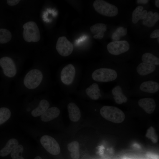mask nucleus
<instances>
[{"label": "nucleus", "instance_id": "16", "mask_svg": "<svg viewBox=\"0 0 159 159\" xmlns=\"http://www.w3.org/2000/svg\"><path fill=\"white\" fill-rule=\"evenodd\" d=\"M90 29L92 33L94 34V38L101 39L103 37L104 33L107 30V26L103 23H98L92 26Z\"/></svg>", "mask_w": 159, "mask_h": 159}, {"label": "nucleus", "instance_id": "29", "mask_svg": "<svg viewBox=\"0 0 159 159\" xmlns=\"http://www.w3.org/2000/svg\"><path fill=\"white\" fill-rule=\"evenodd\" d=\"M159 19V15L158 13L155 12L149 20L144 25L149 27L153 26Z\"/></svg>", "mask_w": 159, "mask_h": 159}, {"label": "nucleus", "instance_id": "28", "mask_svg": "<svg viewBox=\"0 0 159 159\" xmlns=\"http://www.w3.org/2000/svg\"><path fill=\"white\" fill-rule=\"evenodd\" d=\"M146 136L151 140L153 143H156L158 142L157 136L156 134L155 129L152 127H150L147 130Z\"/></svg>", "mask_w": 159, "mask_h": 159}, {"label": "nucleus", "instance_id": "34", "mask_svg": "<svg viewBox=\"0 0 159 159\" xmlns=\"http://www.w3.org/2000/svg\"><path fill=\"white\" fill-rule=\"evenodd\" d=\"M148 1V0H138L137 1V2L139 4H146Z\"/></svg>", "mask_w": 159, "mask_h": 159}, {"label": "nucleus", "instance_id": "26", "mask_svg": "<svg viewBox=\"0 0 159 159\" xmlns=\"http://www.w3.org/2000/svg\"><path fill=\"white\" fill-rule=\"evenodd\" d=\"M127 33V28L125 29L122 27H118L112 35V38L113 41H118L121 37L125 35Z\"/></svg>", "mask_w": 159, "mask_h": 159}, {"label": "nucleus", "instance_id": "24", "mask_svg": "<svg viewBox=\"0 0 159 159\" xmlns=\"http://www.w3.org/2000/svg\"><path fill=\"white\" fill-rule=\"evenodd\" d=\"M11 115V112L8 108L4 107L0 108V125L8 120Z\"/></svg>", "mask_w": 159, "mask_h": 159}, {"label": "nucleus", "instance_id": "35", "mask_svg": "<svg viewBox=\"0 0 159 159\" xmlns=\"http://www.w3.org/2000/svg\"><path fill=\"white\" fill-rule=\"evenodd\" d=\"M159 0H156L155 1V5L156 6L158 7H159Z\"/></svg>", "mask_w": 159, "mask_h": 159}, {"label": "nucleus", "instance_id": "12", "mask_svg": "<svg viewBox=\"0 0 159 159\" xmlns=\"http://www.w3.org/2000/svg\"><path fill=\"white\" fill-rule=\"evenodd\" d=\"M137 102L138 107L147 114H152L155 110L156 102L153 98L141 97L138 99Z\"/></svg>", "mask_w": 159, "mask_h": 159}, {"label": "nucleus", "instance_id": "17", "mask_svg": "<svg viewBox=\"0 0 159 159\" xmlns=\"http://www.w3.org/2000/svg\"><path fill=\"white\" fill-rule=\"evenodd\" d=\"M60 111L56 107L48 108L41 116V119L44 122L50 121L57 117L59 115Z\"/></svg>", "mask_w": 159, "mask_h": 159}, {"label": "nucleus", "instance_id": "14", "mask_svg": "<svg viewBox=\"0 0 159 159\" xmlns=\"http://www.w3.org/2000/svg\"><path fill=\"white\" fill-rule=\"evenodd\" d=\"M75 69L74 66L69 64L64 67L61 71L60 78L62 82L66 85L72 83L75 76Z\"/></svg>", "mask_w": 159, "mask_h": 159}, {"label": "nucleus", "instance_id": "9", "mask_svg": "<svg viewBox=\"0 0 159 159\" xmlns=\"http://www.w3.org/2000/svg\"><path fill=\"white\" fill-rule=\"evenodd\" d=\"M41 144L49 153L54 155L59 154L60 152L59 145L57 142L52 137L44 135L40 140Z\"/></svg>", "mask_w": 159, "mask_h": 159}, {"label": "nucleus", "instance_id": "11", "mask_svg": "<svg viewBox=\"0 0 159 159\" xmlns=\"http://www.w3.org/2000/svg\"><path fill=\"white\" fill-rule=\"evenodd\" d=\"M56 49L61 56L66 57L70 55L73 49L72 44L65 36L59 37L57 41Z\"/></svg>", "mask_w": 159, "mask_h": 159}, {"label": "nucleus", "instance_id": "6", "mask_svg": "<svg viewBox=\"0 0 159 159\" xmlns=\"http://www.w3.org/2000/svg\"><path fill=\"white\" fill-rule=\"evenodd\" d=\"M22 35L24 39L28 42H37L40 39L39 29L36 24L34 21H30L24 24Z\"/></svg>", "mask_w": 159, "mask_h": 159}, {"label": "nucleus", "instance_id": "3", "mask_svg": "<svg viewBox=\"0 0 159 159\" xmlns=\"http://www.w3.org/2000/svg\"><path fill=\"white\" fill-rule=\"evenodd\" d=\"M131 79L130 77L119 81L111 90V96L117 104L122 105L129 101L131 96L130 83Z\"/></svg>", "mask_w": 159, "mask_h": 159}, {"label": "nucleus", "instance_id": "32", "mask_svg": "<svg viewBox=\"0 0 159 159\" xmlns=\"http://www.w3.org/2000/svg\"><path fill=\"white\" fill-rule=\"evenodd\" d=\"M20 1L18 0H8L7 1L8 4L11 6H14L17 4Z\"/></svg>", "mask_w": 159, "mask_h": 159}, {"label": "nucleus", "instance_id": "5", "mask_svg": "<svg viewBox=\"0 0 159 159\" xmlns=\"http://www.w3.org/2000/svg\"><path fill=\"white\" fill-rule=\"evenodd\" d=\"M101 116L105 119L116 123H120L125 120L124 112L119 108L114 106L105 105L100 109Z\"/></svg>", "mask_w": 159, "mask_h": 159}, {"label": "nucleus", "instance_id": "13", "mask_svg": "<svg viewBox=\"0 0 159 159\" xmlns=\"http://www.w3.org/2000/svg\"><path fill=\"white\" fill-rule=\"evenodd\" d=\"M0 65L6 76L12 77L16 75V67L13 60L10 58L5 57L1 58Z\"/></svg>", "mask_w": 159, "mask_h": 159}, {"label": "nucleus", "instance_id": "25", "mask_svg": "<svg viewBox=\"0 0 159 159\" xmlns=\"http://www.w3.org/2000/svg\"><path fill=\"white\" fill-rule=\"evenodd\" d=\"M24 150L23 146L18 145L11 152V156L12 159H24L21 156Z\"/></svg>", "mask_w": 159, "mask_h": 159}, {"label": "nucleus", "instance_id": "21", "mask_svg": "<svg viewBox=\"0 0 159 159\" xmlns=\"http://www.w3.org/2000/svg\"><path fill=\"white\" fill-rule=\"evenodd\" d=\"M142 62L158 66L159 65V59L157 57L153 54L146 52L144 53L141 57Z\"/></svg>", "mask_w": 159, "mask_h": 159}, {"label": "nucleus", "instance_id": "22", "mask_svg": "<svg viewBox=\"0 0 159 159\" xmlns=\"http://www.w3.org/2000/svg\"><path fill=\"white\" fill-rule=\"evenodd\" d=\"M79 145L77 141H73L67 145V148L71 153L70 156L73 159H78L80 157Z\"/></svg>", "mask_w": 159, "mask_h": 159}, {"label": "nucleus", "instance_id": "19", "mask_svg": "<svg viewBox=\"0 0 159 159\" xmlns=\"http://www.w3.org/2000/svg\"><path fill=\"white\" fill-rule=\"evenodd\" d=\"M18 140L12 138L7 142L5 146L0 150V156L5 157L8 155L18 145Z\"/></svg>", "mask_w": 159, "mask_h": 159}, {"label": "nucleus", "instance_id": "37", "mask_svg": "<svg viewBox=\"0 0 159 159\" xmlns=\"http://www.w3.org/2000/svg\"><path fill=\"white\" fill-rule=\"evenodd\" d=\"M30 109H29V108H28L27 109V110L28 111H30Z\"/></svg>", "mask_w": 159, "mask_h": 159}, {"label": "nucleus", "instance_id": "38", "mask_svg": "<svg viewBox=\"0 0 159 159\" xmlns=\"http://www.w3.org/2000/svg\"><path fill=\"white\" fill-rule=\"evenodd\" d=\"M157 41H158V42L159 43V37L158 38Z\"/></svg>", "mask_w": 159, "mask_h": 159}, {"label": "nucleus", "instance_id": "30", "mask_svg": "<svg viewBox=\"0 0 159 159\" xmlns=\"http://www.w3.org/2000/svg\"><path fill=\"white\" fill-rule=\"evenodd\" d=\"M153 13L151 11H149L147 12L145 18L143 19V24L144 25L148 21L150 18L152 16Z\"/></svg>", "mask_w": 159, "mask_h": 159}, {"label": "nucleus", "instance_id": "31", "mask_svg": "<svg viewBox=\"0 0 159 159\" xmlns=\"http://www.w3.org/2000/svg\"><path fill=\"white\" fill-rule=\"evenodd\" d=\"M159 37V30L157 29L154 31L150 34V37L151 38H158Z\"/></svg>", "mask_w": 159, "mask_h": 159}, {"label": "nucleus", "instance_id": "27", "mask_svg": "<svg viewBox=\"0 0 159 159\" xmlns=\"http://www.w3.org/2000/svg\"><path fill=\"white\" fill-rule=\"evenodd\" d=\"M143 9V6H138L133 11L132 20L134 24L137 23L139 20L141 19L142 12Z\"/></svg>", "mask_w": 159, "mask_h": 159}, {"label": "nucleus", "instance_id": "4", "mask_svg": "<svg viewBox=\"0 0 159 159\" xmlns=\"http://www.w3.org/2000/svg\"><path fill=\"white\" fill-rule=\"evenodd\" d=\"M157 66L143 62L139 63L131 71L132 79L134 82L159 77Z\"/></svg>", "mask_w": 159, "mask_h": 159}, {"label": "nucleus", "instance_id": "33", "mask_svg": "<svg viewBox=\"0 0 159 159\" xmlns=\"http://www.w3.org/2000/svg\"><path fill=\"white\" fill-rule=\"evenodd\" d=\"M147 13V11L144 10L142 11L141 16V19H143L145 17Z\"/></svg>", "mask_w": 159, "mask_h": 159}, {"label": "nucleus", "instance_id": "8", "mask_svg": "<svg viewBox=\"0 0 159 159\" xmlns=\"http://www.w3.org/2000/svg\"><path fill=\"white\" fill-rule=\"evenodd\" d=\"M43 75L41 72L37 69H33L29 71L24 80L25 86L30 89L37 87L41 82Z\"/></svg>", "mask_w": 159, "mask_h": 159}, {"label": "nucleus", "instance_id": "7", "mask_svg": "<svg viewBox=\"0 0 159 159\" xmlns=\"http://www.w3.org/2000/svg\"><path fill=\"white\" fill-rule=\"evenodd\" d=\"M93 6L98 13L105 16L113 17L118 13V9L116 6L104 0H95Z\"/></svg>", "mask_w": 159, "mask_h": 159}, {"label": "nucleus", "instance_id": "36", "mask_svg": "<svg viewBox=\"0 0 159 159\" xmlns=\"http://www.w3.org/2000/svg\"><path fill=\"white\" fill-rule=\"evenodd\" d=\"M34 159H42V158L40 156H37Z\"/></svg>", "mask_w": 159, "mask_h": 159}, {"label": "nucleus", "instance_id": "1", "mask_svg": "<svg viewBox=\"0 0 159 159\" xmlns=\"http://www.w3.org/2000/svg\"><path fill=\"white\" fill-rule=\"evenodd\" d=\"M91 77L92 79L96 82H117L132 77L131 71L126 69L102 67L95 70Z\"/></svg>", "mask_w": 159, "mask_h": 159}, {"label": "nucleus", "instance_id": "2", "mask_svg": "<svg viewBox=\"0 0 159 159\" xmlns=\"http://www.w3.org/2000/svg\"><path fill=\"white\" fill-rule=\"evenodd\" d=\"M159 90L158 77L135 82L130 93L131 96L150 97L157 94Z\"/></svg>", "mask_w": 159, "mask_h": 159}, {"label": "nucleus", "instance_id": "18", "mask_svg": "<svg viewBox=\"0 0 159 159\" xmlns=\"http://www.w3.org/2000/svg\"><path fill=\"white\" fill-rule=\"evenodd\" d=\"M87 95L92 99L97 100L102 96L101 91L98 84L94 83L86 90Z\"/></svg>", "mask_w": 159, "mask_h": 159}, {"label": "nucleus", "instance_id": "15", "mask_svg": "<svg viewBox=\"0 0 159 159\" xmlns=\"http://www.w3.org/2000/svg\"><path fill=\"white\" fill-rule=\"evenodd\" d=\"M69 116L70 120L73 122L78 121L81 117L80 110L74 103L70 102L67 105Z\"/></svg>", "mask_w": 159, "mask_h": 159}, {"label": "nucleus", "instance_id": "10", "mask_svg": "<svg viewBox=\"0 0 159 159\" xmlns=\"http://www.w3.org/2000/svg\"><path fill=\"white\" fill-rule=\"evenodd\" d=\"M130 48L128 42L126 41H113L107 45V49L111 54L118 56L128 51Z\"/></svg>", "mask_w": 159, "mask_h": 159}, {"label": "nucleus", "instance_id": "23", "mask_svg": "<svg viewBox=\"0 0 159 159\" xmlns=\"http://www.w3.org/2000/svg\"><path fill=\"white\" fill-rule=\"evenodd\" d=\"M11 37V34L9 30L5 29H0V44L8 42Z\"/></svg>", "mask_w": 159, "mask_h": 159}, {"label": "nucleus", "instance_id": "20", "mask_svg": "<svg viewBox=\"0 0 159 159\" xmlns=\"http://www.w3.org/2000/svg\"><path fill=\"white\" fill-rule=\"evenodd\" d=\"M49 106V104L47 100H42L40 101L39 106L32 112L31 114L34 117L41 115L48 108Z\"/></svg>", "mask_w": 159, "mask_h": 159}]
</instances>
